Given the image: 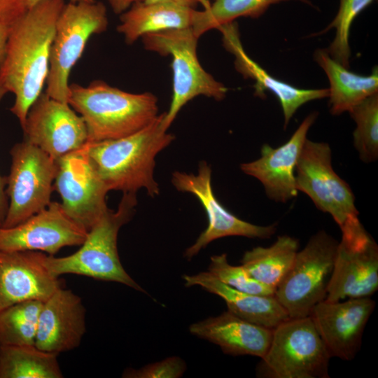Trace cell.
<instances>
[{
    "instance_id": "6",
    "label": "cell",
    "mask_w": 378,
    "mask_h": 378,
    "mask_svg": "<svg viewBox=\"0 0 378 378\" xmlns=\"http://www.w3.org/2000/svg\"><path fill=\"white\" fill-rule=\"evenodd\" d=\"M331 357L311 317L290 318L279 324L257 367L262 378H329Z\"/></svg>"
},
{
    "instance_id": "12",
    "label": "cell",
    "mask_w": 378,
    "mask_h": 378,
    "mask_svg": "<svg viewBox=\"0 0 378 378\" xmlns=\"http://www.w3.org/2000/svg\"><path fill=\"white\" fill-rule=\"evenodd\" d=\"M54 189L69 216L88 231L109 209L108 188L99 177L85 144L56 160Z\"/></svg>"
},
{
    "instance_id": "31",
    "label": "cell",
    "mask_w": 378,
    "mask_h": 378,
    "mask_svg": "<svg viewBox=\"0 0 378 378\" xmlns=\"http://www.w3.org/2000/svg\"><path fill=\"white\" fill-rule=\"evenodd\" d=\"M208 272L219 281L236 290L261 295H274L275 289L255 279L241 265H230L227 255L211 257Z\"/></svg>"
},
{
    "instance_id": "3",
    "label": "cell",
    "mask_w": 378,
    "mask_h": 378,
    "mask_svg": "<svg viewBox=\"0 0 378 378\" xmlns=\"http://www.w3.org/2000/svg\"><path fill=\"white\" fill-rule=\"evenodd\" d=\"M68 104L83 119L89 143L122 138L150 125L158 115L151 92L132 93L96 80L69 84Z\"/></svg>"
},
{
    "instance_id": "27",
    "label": "cell",
    "mask_w": 378,
    "mask_h": 378,
    "mask_svg": "<svg viewBox=\"0 0 378 378\" xmlns=\"http://www.w3.org/2000/svg\"><path fill=\"white\" fill-rule=\"evenodd\" d=\"M284 1L290 0H214L204 10L198 11L192 29L200 38L206 31L238 18H259L271 5ZM295 1L313 6L309 0Z\"/></svg>"
},
{
    "instance_id": "38",
    "label": "cell",
    "mask_w": 378,
    "mask_h": 378,
    "mask_svg": "<svg viewBox=\"0 0 378 378\" xmlns=\"http://www.w3.org/2000/svg\"><path fill=\"white\" fill-rule=\"evenodd\" d=\"M40 1H41V0H25V3H26V6H27V9L33 7L34 6H35ZM96 0H69V1L74 2V3L81 2V1L94 2Z\"/></svg>"
},
{
    "instance_id": "15",
    "label": "cell",
    "mask_w": 378,
    "mask_h": 378,
    "mask_svg": "<svg viewBox=\"0 0 378 378\" xmlns=\"http://www.w3.org/2000/svg\"><path fill=\"white\" fill-rule=\"evenodd\" d=\"M88 232L69 216L61 203L50 202L18 225L0 226V250L40 251L54 255L63 247L80 246Z\"/></svg>"
},
{
    "instance_id": "22",
    "label": "cell",
    "mask_w": 378,
    "mask_h": 378,
    "mask_svg": "<svg viewBox=\"0 0 378 378\" xmlns=\"http://www.w3.org/2000/svg\"><path fill=\"white\" fill-rule=\"evenodd\" d=\"M186 286H199L222 298L227 310L256 325L274 329L289 316L274 295L240 291L223 284L209 272L183 276Z\"/></svg>"
},
{
    "instance_id": "30",
    "label": "cell",
    "mask_w": 378,
    "mask_h": 378,
    "mask_svg": "<svg viewBox=\"0 0 378 378\" xmlns=\"http://www.w3.org/2000/svg\"><path fill=\"white\" fill-rule=\"evenodd\" d=\"M374 0H340L338 11L328 27L320 33L321 35L330 29H335V36L327 50L330 56L342 66L349 67L351 50L349 33L355 18Z\"/></svg>"
},
{
    "instance_id": "7",
    "label": "cell",
    "mask_w": 378,
    "mask_h": 378,
    "mask_svg": "<svg viewBox=\"0 0 378 378\" xmlns=\"http://www.w3.org/2000/svg\"><path fill=\"white\" fill-rule=\"evenodd\" d=\"M108 24L107 10L102 2L65 3L51 46L45 92L49 97L68 103L72 68L81 57L90 38L104 32Z\"/></svg>"
},
{
    "instance_id": "24",
    "label": "cell",
    "mask_w": 378,
    "mask_h": 378,
    "mask_svg": "<svg viewBox=\"0 0 378 378\" xmlns=\"http://www.w3.org/2000/svg\"><path fill=\"white\" fill-rule=\"evenodd\" d=\"M314 59L326 74L329 83V106L332 115L349 111L368 97L378 93V69L363 76L350 71L333 59L326 49H317Z\"/></svg>"
},
{
    "instance_id": "17",
    "label": "cell",
    "mask_w": 378,
    "mask_h": 378,
    "mask_svg": "<svg viewBox=\"0 0 378 378\" xmlns=\"http://www.w3.org/2000/svg\"><path fill=\"white\" fill-rule=\"evenodd\" d=\"M318 114L314 111L307 115L290 139L281 146L272 148L265 144L258 159L241 164V170L258 179L270 200L285 203L298 195L295 169L307 139L308 131Z\"/></svg>"
},
{
    "instance_id": "21",
    "label": "cell",
    "mask_w": 378,
    "mask_h": 378,
    "mask_svg": "<svg viewBox=\"0 0 378 378\" xmlns=\"http://www.w3.org/2000/svg\"><path fill=\"white\" fill-rule=\"evenodd\" d=\"M272 330L246 321L228 310L189 328L191 334L218 345L225 354L260 358L269 347Z\"/></svg>"
},
{
    "instance_id": "23",
    "label": "cell",
    "mask_w": 378,
    "mask_h": 378,
    "mask_svg": "<svg viewBox=\"0 0 378 378\" xmlns=\"http://www.w3.org/2000/svg\"><path fill=\"white\" fill-rule=\"evenodd\" d=\"M198 14L195 8L159 1L136 2L120 15L117 31L127 44L143 36L168 29L192 28Z\"/></svg>"
},
{
    "instance_id": "20",
    "label": "cell",
    "mask_w": 378,
    "mask_h": 378,
    "mask_svg": "<svg viewBox=\"0 0 378 378\" xmlns=\"http://www.w3.org/2000/svg\"><path fill=\"white\" fill-rule=\"evenodd\" d=\"M216 29L222 34L223 47L234 57L235 69L245 78L255 81V95L262 98L268 90L277 98L283 111L285 128L301 106L328 97V88L301 89L270 75L245 52L235 21L223 24Z\"/></svg>"
},
{
    "instance_id": "33",
    "label": "cell",
    "mask_w": 378,
    "mask_h": 378,
    "mask_svg": "<svg viewBox=\"0 0 378 378\" xmlns=\"http://www.w3.org/2000/svg\"><path fill=\"white\" fill-rule=\"evenodd\" d=\"M27 10L25 0H0V23L11 26Z\"/></svg>"
},
{
    "instance_id": "16",
    "label": "cell",
    "mask_w": 378,
    "mask_h": 378,
    "mask_svg": "<svg viewBox=\"0 0 378 378\" xmlns=\"http://www.w3.org/2000/svg\"><path fill=\"white\" fill-rule=\"evenodd\" d=\"M370 297L323 300L309 316L331 358L353 360L358 352L365 326L375 308Z\"/></svg>"
},
{
    "instance_id": "11",
    "label": "cell",
    "mask_w": 378,
    "mask_h": 378,
    "mask_svg": "<svg viewBox=\"0 0 378 378\" xmlns=\"http://www.w3.org/2000/svg\"><path fill=\"white\" fill-rule=\"evenodd\" d=\"M340 230L326 300L371 297L378 289V246L360 220Z\"/></svg>"
},
{
    "instance_id": "2",
    "label": "cell",
    "mask_w": 378,
    "mask_h": 378,
    "mask_svg": "<svg viewBox=\"0 0 378 378\" xmlns=\"http://www.w3.org/2000/svg\"><path fill=\"white\" fill-rule=\"evenodd\" d=\"M164 113L147 127L131 135L85 144L89 157L99 177L110 190L136 193L144 188L148 195H159L153 176L156 155L174 139L168 133Z\"/></svg>"
},
{
    "instance_id": "35",
    "label": "cell",
    "mask_w": 378,
    "mask_h": 378,
    "mask_svg": "<svg viewBox=\"0 0 378 378\" xmlns=\"http://www.w3.org/2000/svg\"><path fill=\"white\" fill-rule=\"evenodd\" d=\"M113 12L120 15L127 10L132 4L144 0H107Z\"/></svg>"
},
{
    "instance_id": "26",
    "label": "cell",
    "mask_w": 378,
    "mask_h": 378,
    "mask_svg": "<svg viewBox=\"0 0 378 378\" xmlns=\"http://www.w3.org/2000/svg\"><path fill=\"white\" fill-rule=\"evenodd\" d=\"M57 356L32 345L0 348V378L63 377Z\"/></svg>"
},
{
    "instance_id": "1",
    "label": "cell",
    "mask_w": 378,
    "mask_h": 378,
    "mask_svg": "<svg viewBox=\"0 0 378 378\" xmlns=\"http://www.w3.org/2000/svg\"><path fill=\"white\" fill-rule=\"evenodd\" d=\"M64 4V0H41L10 27L0 87L14 94L10 111L21 127L46 83L56 23Z\"/></svg>"
},
{
    "instance_id": "37",
    "label": "cell",
    "mask_w": 378,
    "mask_h": 378,
    "mask_svg": "<svg viewBox=\"0 0 378 378\" xmlns=\"http://www.w3.org/2000/svg\"><path fill=\"white\" fill-rule=\"evenodd\" d=\"M145 3H154L159 1H167L178 4L180 5L186 6L195 8L200 3L207 6L209 4L205 0H144Z\"/></svg>"
},
{
    "instance_id": "36",
    "label": "cell",
    "mask_w": 378,
    "mask_h": 378,
    "mask_svg": "<svg viewBox=\"0 0 378 378\" xmlns=\"http://www.w3.org/2000/svg\"><path fill=\"white\" fill-rule=\"evenodd\" d=\"M10 25L0 23V65L3 61L10 31Z\"/></svg>"
},
{
    "instance_id": "5",
    "label": "cell",
    "mask_w": 378,
    "mask_h": 378,
    "mask_svg": "<svg viewBox=\"0 0 378 378\" xmlns=\"http://www.w3.org/2000/svg\"><path fill=\"white\" fill-rule=\"evenodd\" d=\"M198 38L192 28L168 29L141 37L146 50L172 57V96L163 118L167 129L182 107L195 97L203 95L219 101L228 91L200 63L197 55Z\"/></svg>"
},
{
    "instance_id": "32",
    "label": "cell",
    "mask_w": 378,
    "mask_h": 378,
    "mask_svg": "<svg viewBox=\"0 0 378 378\" xmlns=\"http://www.w3.org/2000/svg\"><path fill=\"white\" fill-rule=\"evenodd\" d=\"M186 368L184 361L178 357H170L161 361L147 365L140 369L129 368L124 371L126 378H177Z\"/></svg>"
},
{
    "instance_id": "34",
    "label": "cell",
    "mask_w": 378,
    "mask_h": 378,
    "mask_svg": "<svg viewBox=\"0 0 378 378\" xmlns=\"http://www.w3.org/2000/svg\"><path fill=\"white\" fill-rule=\"evenodd\" d=\"M6 93L7 92L0 87V102ZM5 186L6 177L3 178L0 175V226H2L4 222L8 209V197L6 193Z\"/></svg>"
},
{
    "instance_id": "4",
    "label": "cell",
    "mask_w": 378,
    "mask_h": 378,
    "mask_svg": "<svg viewBox=\"0 0 378 378\" xmlns=\"http://www.w3.org/2000/svg\"><path fill=\"white\" fill-rule=\"evenodd\" d=\"M136 193H123L115 211L108 209L89 230L80 248L67 256L56 258L43 253V266L52 275L77 274L97 280L124 284L138 291L145 290L127 274L118 253L120 229L133 216Z\"/></svg>"
},
{
    "instance_id": "25",
    "label": "cell",
    "mask_w": 378,
    "mask_h": 378,
    "mask_svg": "<svg viewBox=\"0 0 378 378\" xmlns=\"http://www.w3.org/2000/svg\"><path fill=\"white\" fill-rule=\"evenodd\" d=\"M298 250L299 241L284 234L268 247L246 251L241 262L255 279L276 289L290 269Z\"/></svg>"
},
{
    "instance_id": "13",
    "label": "cell",
    "mask_w": 378,
    "mask_h": 378,
    "mask_svg": "<svg viewBox=\"0 0 378 378\" xmlns=\"http://www.w3.org/2000/svg\"><path fill=\"white\" fill-rule=\"evenodd\" d=\"M172 182L178 191L195 195L208 218L207 227L184 253V257L188 260L197 255L210 242L222 237L241 236L268 239L276 232V223L262 226L248 223L232 214L220 203L213 191L211 169L205 161L200 163L197 174L174 172Z\"/></svg>"
},
{
    "instance_id": "10",
    "label": "cell",
    "mask_w": 378,
    "mask_h": 378,
    "mask_svg": "<svg viewBox=\"0 0 378 378\" xmlns=\"http://www.w3.org/2000/svg\"><path fill=\"white\" fill-rule=\"evenodd\" d=\"M295 179L298 190L306 194L319 210L330 214L340 229L359 220L351 188L333 169L328 144L306 139Z\"/></svg>"
},
{
    "instance_id": "9",
    "label": "cell",
    "mask_w": 378,
    "mask_h": 378,
    "mask_svg": "<svg viewBox=\"0 0 378 378\" xmlns=\"http://www.w3.org/2000/svg\"><path fill=\"white\" fill-rule=\"evenodd\" d=\"M12 163L6 177L8 209L3 227L21 223L50 203L57 173L56 161L23 139L10 151Z\"/></svg>"
},
{
    "instance_id": "14",
    "label": "cell",
    "mask_w": 378,
    "mask_h": 378,
    "mask_svg": "<svg viewBox=\"0 0 378 378\" xmlns=\"http://www.w3.org/2000/svg\"><path fill=\"white\" fill-rule=\"evenodd\" d=\"M22 128L24 139L55 161L88 141L83 118L68 103L55 99L45 92L29 108Z\"/></svg>"
},
{
    "instance_id": "19",
    "label": "cell",
    "mask_w": 378,
    "mask_h": 378,
    "mask_svg": "<svg viewBox=\"0 0 378 378\" xmlns=\"http://www.w3.org/2000/svg\"><path fill=\"white\" fill-rule=\"evenodd\" d=\"M42 254L0 250V312L27 300L44 301L62 286L42 264Z\"/></svg>"
},
{
    "instance_id": "8",
    "label": "cell",
    "mask_w": 378,
    "mask_h": 378,
    "mask_svg": "<svg viewBox=\"0 0 378 378\" xmlns=\"http://www.w3.org/2000/svg\"><path fill=\"white\" fill-rule=\"evenodd\" d=\"M337 244L332 236L321 230L298 250L274 293L289 318L309 316L314 307L326 300Z\"/></svg>"
},
{
    "instance_id": "18",
    "label": "cell",
    "mask_w": 378,
    "mask_h": 378,
    "mask_svg": "<svg viewBox=\"0 0 378 378\" xmlns=\"http://www.w3.org/2000/svg\"><path fill=\"white\" fill-rule=\"evenodd\" d=\"M85 314L81 298L59 287L42 303L34 345L57 355L78 347L86 331Z\"/></svg>"
},
{
    "instance_id": "29",
    "label": "cell",
    "mask_w": 378,
    "mask_h": 378,
    "mask_svg": "<svg viewBox=\"0 0 378 378\" xmlns=\"http://www.w3.org/2000/svg\"><path fill=\"white\" fill-rule=\"evenodd\" d=\"M349 113L356 124L353 141L360 159L366 163L376 161L378 158V93L365 99Z\"/></svg>"
},
{
    "instance_id": "28",
    "label": "cell",
    "mask_w": 378,
    "mask_h": 378,
    "mask_svg": "<svg viewBox=\"0 0 378 378\" xmlns=\"http://www.w3.org/2000/svg\"><path fill=\"white\" fill-rule=\"evenodd\" d=\"M43 302L27 300L0 312V348L34 344L38 317Z\"/></svg>"
}]
</instances>
